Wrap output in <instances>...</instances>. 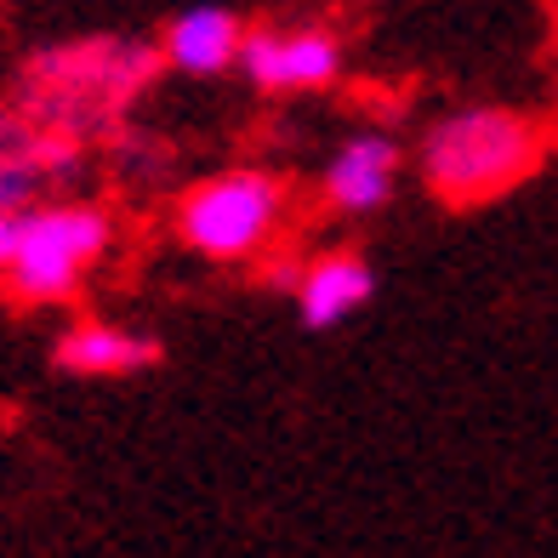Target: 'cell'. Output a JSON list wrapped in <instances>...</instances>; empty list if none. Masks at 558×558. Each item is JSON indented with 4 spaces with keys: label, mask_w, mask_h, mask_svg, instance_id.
<instances>
[{
    "label": "cell",
    "mask_w": 558,
    "mask_h": 558,
    "mask_svg": "<svg viewBox=\"0 0 558 558\" xmlns=\"http://www.w3.org/2000/svg\"><path fill=\"white\" fill-rule=\"evenodd\" d=\"M245 86L263 92V97H308L342 81L348 69V46L337 29L325 23H263L251 29L245 23V40H240V63Z\"/></svg>",
    "instance_id": "cell-5"
},
{
    "label": "cell",
    "mask_w": 558,
    "mask_h": 558,
    "mask_svg": "<svg viewBox=\"0 0 558 558\" xmlns=\"http://www.w3.org/2000/svg\"><path fill=\"white\" fill-rule=\"evenodd\" d=\"M240 40H245V17L228 7H183L155 40V52L171 74L189 81H217L240 63Z\"/></svg>",
    "instance_id": "cell-8"
},
{
    "label": "cell",
    "mask_w": 558,
    "mask_h": 558,
    "mask_svg": "<svg viewBox=\"0 0 558 558\" xmlns=\"http://www.w3.org/2000/svg\"><path fill=\"white\" fill-rule=\"evenodd\" d=\"M547 125L507 104H468L427 125L422 137V183L450 211L496 206L547 166Z\"/></svg>",
    "instance_id": "cell-1"
},
{
    "label": "cell",
    "mask_w": 558,
    "mask_h": 558,
    "mask_svg": "<svg viewBox=\"0 0 558 558\" xmlns=\"http://www.w3.org/2000/svg\"><path fill=\"white\" fill-rule=\"evenodd\" d=\"M291 177L268 166H222L189 183L171 206V234L183 251L217 268H251L291 228Z\"/></svg>",
    "instance_id": "cell-2"
},
{
    "label": "cell",
    "mask_w": 558,
    "mask_h": 558,
    "mask_svg": "<svg viewBox=\"0 0 558 558\" xmlns=\"http://www.w3.org/2000/svg\"><path fill=\"white\" fill-rule=\"evenodd\" d=\"M291 291H296V319L308 331H331V325L353 319L376 296V268L348 245H331L319 257L291 268Z\"/></svg>",
    "instance_id": "cell-7"
},
{
    "label": "cell",
    "mask_w": 558,
    "mask_h": 558,
    "mask_svg": "<svg viewBox=\"0 0 558 558\" xmlns=\"http://www.w3.org/2000/svg\"><path fill=\"white\" fill-rule=\"evenodd\" d=\"M160 360V342L132 331L120 319H74L52 342V365L63 376H86V383H109V376H137Z\"/></svg>",
    "instance_id": "cell-9"
},
{
    "label": "cell",
    "mask_w": 558,
    "mask_h": 558,
    "mask_svg": "<svg viewBox=\"0 0 558 558\" xmlns=\"http://www.w3.org/2000/svg\"><path fill=\"white\" fill-rule=\"evenodd\" d=\"M114 234L120 222L97 199H29L17 217V240L0 268V286L29 308H58L114 251Z\"/></svg>",
    "instance_id": "cell-3"
},
{
    "label": "cell",
    "mask_w": 558,
    "mask_h": 558,
    "mask_svg": "<svg viewBox=\"0 0 558 558\" xmlns=\"http://www.w3.org/2000/svg\"><path fill=\"white\" fill-rule=\"evenodd\" d=\"M160 52L132 40H86L69 52H46L29 69V114H40L46 132H74V125L97 120L109 104H125L148 74Z\"/></svg>",
    "instance_id": "cell-4"
},
{
    "label": "cell",
    "mask_w": 558,
    "mask_h": 558,
    "mask_svg": "<svg viewBox=\"0 0 558 558\" xmlns=\"http://www.w3.org/2000/svg\"><path fill=\"white\" fill-rule=\"evenodd\" d=\"M399 177H404V148L388 132L365 125V132H348L331 155H325L319 199L337 217H376L399 194Z\"/></svg>",
    "instance_id": "cell-6"
},
{
    "label": "cell",
    "mask_w": 558,
    "mask_h": 558,
    "mask_svg": "<svg viewBox=\"0 0 558 558\" xmlns=\"http://www.w3.org/2000/svg\"><path fill=\"white\" fill-rule=\"evenodd\" d=\"M81 166V148H74V137L63 132H46L35 148H0V268H7L12 257V240H17V217L29 199H40V189L52 183V177L74 171Z\"/></svg>",
    "instance_id": "cell-10"
}]
</instances>
